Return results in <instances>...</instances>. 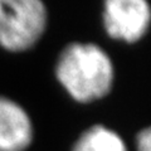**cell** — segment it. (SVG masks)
<instances>
[{
    "mask_svg": "<svg viewBox=\"0 0 151 151\" xmlns=\"http://www.w3.org/2000/svg\"><path fill=\"white\" fill-rule=\"evenodd\" d=\"M134 151H151V125L137 131L134 140Z\"/></svg>",
    "mask_w": 151,
    "mask_h": 151,
    "instance_id": "8992f818",
    "label": "cell"
},
{
    "mask_svg": "<svg viewBox=\"0 0 151 151\" xmlns=\"http://www.w3.org/2000/svg\"><path fill=\"white\" fill-rule=\"evenodd\" d=\"M35 137L28 110L14 98L0 94V151H28Z\"/></svg>",
    "mask_w": 151,
    "mask_h": 151,
    "instance_id": "277c9868",
    "label": "cell"
},
{
    "mask_svg": "<svg viewBox=\"0 0 151 151\" xmlns=\"http://www.w3.org/2000/svg\"><path fill=\"white\" fill-rule=\"evenodd\" d=\"M70 151H130V147L117 130L103 124H94L79 132Z\"/></svg>",
    "mask_w": 151,
    "mask_h": 151,
    "instance_id": "5b68a950",
    "label": "cell"
},
{
    "mask_svg": "<svg viewBox=\"0 0 151 151\" xmlns=\"http://www.w3.org/2000/svg\"><path fill=\"white\" fill-rule=\"evenodd\" d=\"M49 25L44 0H0V48L29 52L43 39Z\"/></svg>",
    "mask_w": 151,
    "mask_h": 151,
    "instance_id": "7a4b0ae2",
    "label": "cell"
},
{
    "mask_svg": "<svg viewBox=\"0 0 151 151\" xmlns=\"http://www.w3.org/2000/svg\"><path fill=\"white\" fill-rule=\"evenodd\" d=\"M55 81L72 101L92 105L112 92L116 67L108 52L94 42L65 44L54 63Z\"/></svg>",
    "mask_w": 151,
    "mask_h": 151,
    "instance_id": "6da1fadb",
    "label": "cell"
},
{
    "mask_svg": "<svg viewBox=\"0 0 151 151\" xmlns=\"http://www.w3.org/2000/svg\"><path fill=\"white\" fill-rule=\"evenodd\" d=\"M101 23L110 39L136 44L151 29V3L149 0H102Z\"/></svg>",
    "mask_w": 151,
    "mask_h": 151,
    "instance_id": "3957f363",
    "label": "cell"
}]
</instances>
